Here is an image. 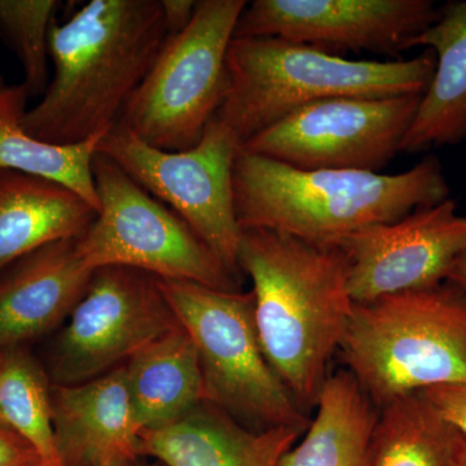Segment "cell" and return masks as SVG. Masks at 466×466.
<instances>
[{
    "label": "cell",
    "instance_id": "obj_23",
    "mask_svg": "<svg viewBox=\"0 0 466 466\" xmlns=\"http://www.w3.org/2000/svg\"><path fill=\"white\" fill-rule=\"evenodd\" d=\"M52 381L25 346L0 351V425L25 440L45 466H63L55 441Z\"/></svg>",
    "mask_w": 466,
    "mask_h": 466
},
{
    "label": "cell",
    "instance_id": "obj_19",
    "mask_svg": "<svg viewBox=\"0 0 466 466\" xmlns=\"http://www.w3.org/2000/svg\"><path fill=\"white\" fill-rule=\"evenodd\" d=\"M124 370L139 434L177 421L205 400L198 350L183 325L140 349Z\"/></svg>",
    "mask_w": 466,
    "mask_h": 466
},
{
    "label": "cell",
    "instance_id": "obj_17",
    "mask_svg": "<svg viewBox=\"0 0 466 466\" xmlns=\"http://www.w3.org/2000/svg\"><path fill=\"white\" fill-rule=\"evenodd\" d=\"M420 46L433 52L434 75L400 152H422L466 139V0L440 8L437 20L410 42V48Z\"/></svg>",
    "mask_w": 466,
    "mask_h": 466
},
{
    "label": "cell",
    "instance_id": "obj_21",
    "mask_svg": "<svg viewBox=\"0 0 466 466\" xmlns=\"http://www.w3.org/2000/svg\"><path fill=\"white\" fill-rule=\"evenodd\" d=\"M29 97L24 84L5 86L0 90V170L63 184L99 211L92 165L104 135L73 146L36 139L23 127Z\"/></svg>",
    "mask_w": 466,
    "mask_h": 466
},
{
    "label": "cell",
    "instance_id": "obj_13",
    "mask_svg": "<svg viewBox=\"0 0 466 466\" xmlns=\"http://www.w3.org/2000/svg\"><path fill=\"white\" fill-rule=\"evenodd\" d=\"M350 260L354 303L425 289L447 280L466 250V217L449 198L420 208L397 222L366 227L337 242Z\"/></svg>",
    "mask_w": 466,
    "mask_h": 466
},
{
    "label": "cell",
    "instance_id": "obj_26",
    "mask_svg": "<svg viewBox=\"0 0 466 466\" xmlns=\"http://www.w3.org/2000/svg\"><path fill=\"white\" fill-rule=\"evenodd\" d=\"M0 466H45L25 440L0 425Z\"/></svg>",
    "mask_w": 466,
    "mask_h": 466
},
{
    "label": "cell",
    "instance_id": "obj_22",
    "mask_svg": "<svg viewBox=\"0 0 466 466\" xmlns=\"http://www.w3.org/2000/svg\"><path fill=\"white\" fill-rule=\"evenodd\" d=\"M465 444L424 392H412L379 410L368 466H453Z\"/></svg>",
    "mask_w": 466,
    "mask_h": 466
},
{
    "label": "cell",
    "instance_id": "obj_32",
    "mask_svg": "<svg viewBox=\"0 0 466 466\" xmlns=\"http://www.w3.org/2000/svg\"><path fill=\"white\" fill-rule=\"evenodd\" d=\"M5 79H3V76H0V90H2L3 87H5Z\"/></svg>",
    "mask_w": 466,
    "mask_h": 466
},
{
    "label": "cell",
    "instance_id": "obj_4",
    "mask_svg": "<svg viewBox=\"0 0 466 466\" xmlns=\"http://www.w3.org/2000/svg\"><path fill=\"white\" fill-rule=\"evenodd\" d=\"M435 69L426 51L410 60H349L281 38H233L217 118L241 146L303 106L334 97L424 95Z\"/></svg>",
    "mask_w": 466,
    "mask_h": 466
},
{
    "label": "cell",
    "instance_id": "obj_11",
    "mask_svg": "<svg viewBox=\"0 0 466 466\" xmlns=\"http://www.w3.org/2000/svg\"><path fill=\"white\" fill-rule=\"evenodd\" d=\"M422 95L334 97L284 116L240 147L300 170L380 173L400 152Z\"/></svg>",
    "mask_w": 466,
    "mask_h": 466
},
{
    "label": "cell",
    "instance_id": "obj_1",
    "mask_svg": "<svg viewBox=\"0 0 466 466\" xmlns=\"http://www.w3.org/2000/svg\"><path fill=\"white\" fill-rule=\"evenodd\" d=\"M238 267L253 281L254 318L267 360L312 417L354 306L348 256L339 245L242 229Z\"/></svg>",
    "mask_w": 466,
    "mask_h": 466
},
{
    "label": "cell",
    "instance_id": "obj_24",
    "mask_svg": "<svg viewBox=\"0 0 466 466\" xmlns=\"http://www.w3.org/2000/svg\"><path fill=\"white\" fill-rule=\"evenodd\" d=\"M57 0H0V35L23 66L30 96L43 95L50 84V32Z\"/></svg>",
    "mask_w": 466,
    "mask_h": 466
},
{
    "label": "cell",
    "instance_id": "obj_27",
    "mask_svg": "<svg viewBox=\"0 0 466 466\" xmlns=\"http://www.w3.org/2000/svg\"><path fill=\"white\" fill-rule=\"evenodd\" d=\"M168 35L186 29L191 23L198 2L195 0H159Z\"/></svg>",
    "mask_w": 466,
    "mask_h": 466
},
{
    "label": "cell",
    "instance_id": "obj_25",
    "mask_svg": "<svg viewBox=\"0 0 466 466\" xmlns=\"http://www.w3.org/2000/svg\"><path fill=\"white\" fill-rule=\"evenodd\" d=\"M435 410L466 437V386L441 385L422 391Z\"/></svg>",
    "mask_w": 466,
    "mask_h": 466
},
{
    "label": "cell",
    "instance_id": "obj_2",
    "mask_svg": "<svg viewBox=\"0 0 466 466\" xmlns=\"http://www.w3.org/2000/svg\"><path fill=\"white\" fill-rule=\"evenodd\" d=\"M167 36L159 0H90L63 23L55 20L54 76L23 127L58 146L103 137L118 124Z\"/></svg>",
    "mask_w": 466,
    "mask_h": 466
},
{
    "label": "cell",
    "instance_id": "obj_29",
    "mask_svg": "<svg viewBox=\"0 0 466 466\" xmlns=\"http://www.w3.org/2000/svg\"><path fill=\"white\" fill-rule=\"evenodd\" d=\"M135 461H137V460L116 458L110 460V461L106 462V464H104L103 466H134Z\"/></svg>",
    "mask_w": 466,
    "mask_h": 466
},
{
    "label": "cell",
    "instance_id": "obj_30",
    "mask_svg": "<svg viewBox=\"0 0 466 466\" xmlns=\"http://www.w3.org/2000/svg\"><path fill=\"white\" fill-rule=\"evenodd\" d=\"M453 466H466V444L464 450L460 453L458 461H456V464Z\"/></svg>",
    "mask_w": 466,
    "mask_h": 466
},
{
    "label": "cell",
    "instance_id": "obj_31",
    "mask_svg": "<svg viewBox=\"0 0 466 466\" xmlns=\"http://www.w3.org/2000/svg\"><path fill=\"white\" fill-rule=\"evenodd\" d=\"M134 466H164V465L159 464V462H157V461L153 462V464H140V462L137 461H137H135Z\"/></svg>",
    "mask_w": 466,
    "mask_h": 466
},
{
    "label": "cell",
    "instance_id": "obj_5",
    "mask_svg": "<svg viewBox=\"0 0 466 466\" xmlns=\"http://www.w3.org/2000/svg\"><path fill=\"white\" fill-rule=\"evenodd\" d=\"M337 355L379 410L435 386H466V290L443 281L354 303Z\"/></svg>",
    "mask_w": 466,
    "mask_h": 466
},
{
    "label": "cell",
    "instance_id": "obj_7",
    "mask_svg": "<svg viewBox=\"0 0 466 466\" xmlns=\"http://www.w3.org/2000/svg\"><path fill=\"white\" fill-rule=\"evenodd\" d=\"M245 5V0L198 2L191 23L162 45L119 122L155 148L198 146L225 99L227 55Z\"/></svg>",
    "mask_w": 466,
    "mask_h": 466
},
{
    "label": "cell",
    "instance_id": "obj_12",
    "mask_svg": "<svg viewBox=\"0 0 466 466\" xmlns=\"http://www.w3.org/2000/svg\"><path fill=\"white\" fill-rule=\"evenodd\" d=\"M440 15L433 0H254L233 38H281L319 50L398 55Z\"/></svg>",
    "mask_w": 466,
    "mask_h": 466
},
{
    "label": "cell",
    "instance_id": "obj_15",
    "mask_svg": "<svg viewBox=\"0 0 466 466\" xmlns=\"http://www.w3.org/2000/svg\"><path fill=\"white\" fill-rule=\"evenodd\" d=\"M51 407L63 466H103L116 458H140L124 366L76 385L52 383Z\"/></svg>",
    "mask_w": 466,
    "mask_h": 466
},
{
    "label": "cell",
    "instance_id": "obj_28",
    "mask_svg": "<svg viewBox=\"0 0 466 466\" xmlns=\"http://www.w3.org/2000/svg\"><path fill=\"white\" fill-rule=\"evenodd\" d=\"M446 281L459 285L460 288L466 290V250L462 251L459 258L453 262Z\"/></svg>",
    "mask_w": 466,
    "mask_h": 466
},
{
    "label": "cell",
    "instance_id": "obj_6",
    "mask_svg": "<svg viewBox=\"0 0 466 466\" xmlns=\"http://www.w3.org/2000/svg\"><path fill=\"white\" fill-rule=\"evenodd\" d=\"M158 283L198 350L205 400L251 431L290 428L305 433L311 417L267 360L253 293L188 281L158 279Z\"/></svg>",
    "mask_w": 466,
    "mask_h": 466
},
{
    "label": "cell",
    "instance_id": "obj_9",
    "mask_svg": "<svg viewBox=\"0 0 466 466\" xmlns=\"http://www.w3.org/2000/svg\"><path fill=\"white\" fill-rule=\"evenodd\" d=\"M241 144L217 116L191 149L170 152L144 143L121 122L97 152L115 161L187 223L238 280L242 229L233 198V164Z\"/></svg>",
    "mask_w": 466,
    "mask_h": 466
},
{
    "label": "cell",
    "instance_id": "obj_10",
    "mask_svg": "<svg viewBox=\"0 0 466 466\" xmlns=\"http://www.w3.org/2000/svg\"><path fill=\"white\" fill-rule=\"evenodd\" d=\"M69 317L51 350L47 373L56 385L106 375L144 346L182 327L158 279L121 266L95 269Z\"/></svg>",
    "mask_w": 466,
    "mask_h": 466
},
{
    "label": "cell",
    "instance_id": "obj_18",
    "mask_svg": "<svg viewBox=\"0 0 466 466\" xmlns=\"http://www.w3.org/2000/svg\"><path fill=\"white\" fill-rule=\"evenodd\" d=\"M96 216L63 184L0 170V271L51 242L81 238Z\"/></svg>",
    "mask_w": 466,
    "mask_h": 466
},
{
    "label": "cell",
    "instance_id": "obj_14",
    "mask_svg": "<svg viewBox=\"0 0 466 466\" xmlns=\"http://www.w3.org/2000/svg\"><path fill=\"white\" fill-rule=\"evenodd\" d=\"M76 240L51 242L0 271V351L25 346L72 314L95 271Z\"/></svg>",
    "mask_w": 466,
    "mask_h": 466
},
{
    "label": "cell",
    "instance_id": "obj_20",
    "mask_svg": "<svg viewBox=\"0 0 466 466\" xmlns=\"http://www.w3.org/2000/svg\"><path fill=\"white\" fill-rule=\"evenodd\" d=\"M379 408L346 370L330 373L308 431L279 466H368Z\"/></svg>",
    "mask_w": 466,
    "mask_h": 466
},
{
    "label": "cell",
    "instance_id": "obj_3",
    "mask_svg": "<svg viewBox=\"0 0 466 466\" xmlns=\"http://www.w3.org/2000/svg\"><path fill=\"white\" fill-rule=\"evenodd\" d=\"M440 159L428 156L400 174L364 170H300L238 149L233 198L241 229L287 233L337 245L366 227L397 222L420 208L449 200Z\"/></svg>",
    "mask_w": 466,
    "mask_h": 466
},
{
    "label": "cell",
    "instance_id": "obj_16",
    "mask_svg": "<svg viewBox=\"0 0 466 466\" xmlns=\"http://www.w3.org/2000/svg\"><path fill=\"white\" fill-rule=\"evenodd\" d=\"M302 431H256L201 401L177 421L139 434V456L164 466H279Z\"/></svg>",
    "mask_w": 466,
    "mask_h": 466
},
{
    "label": "cell",
    "instance_id": "obj_8",
    "mask_svg": "<svg viewBox=\"0 0 466 466\" xmlns=\"http://www.w3.org/2000/svg\"><path fill=\"white\" fill-rule=\"evenodd\" d=\"M99 211L76 240L92 269L121 266L159 280L188 281L226 291H240L235 278L186 222L153 198L115 161L94 158Z\"/></svg>",
    "mask_w": 466,
    "mask_h": 466
}]
</instances>
